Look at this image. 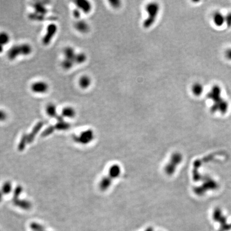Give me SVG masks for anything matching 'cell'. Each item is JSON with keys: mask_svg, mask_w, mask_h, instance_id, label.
<instances>
[{"mask_svg": "<svg viewBox=\"0 0 231 231\" xmlns=\"http://www.w3.org/2000/svg\"><path fill=\"white\" fill-rule=\"evenodd\" d=\"M159 9V5L156 2H152L148 4L146 8L148 13V17L143 23V26L144 28L148 29L153 25L157 18Z\"/></svg>", "mask_w": 231, "mask_h": 231, "instance_id": "7a4b0ae2", "label": "cell"}, {"mask_svg": "<svg viewBox=\"0 0 231 231\" xmlns=\"http://www.w3.org/2000/svg\"><path fill=\"white\" fill-rule=\"evenodd\" d=\"M7 117V115L3 110H0V121H4Z\"/></svg>", "mask_w": 231, "mask_h": 231, "instance_id": "603a6c76", "label": "cell"}, {"mask_svg": "<svg viewBox=\"0 0 231 231\" xmlns=\"http://www.w3.org/2000/svg\"><path fill=\"white\" fill-rule=\"evenodd\" d=\"M74 2L77 8L85 13H89L92 10V5L88 1L77 0Z\"/></svg>", "mask_w": 231, "mask_h": 231, "instance_id": "52a82bcc", "label": "cell"}, {"mask_svg": "<svg viewBox=\"0 0 231 231\" xmlns=\"http://www.w3.org/2000/svg\"><path fill=\"white\" fill-rule=\"evenodd\" d=\"M87 56L83 52H79L78 54H76V56L74 57V63L81 64L85 63L86 61Z\"/></svg>", "mask_w": 231, "mask_h": 231, "instance_id": "e0dca14e", "label": "cell"}, {"mask_svg": "<svg viewBox=\"0 0 231 231\" xmlns=\"http://www.w3.org/2000/svg\"><path fill=\"white\" fill-rule=\"evenodd\" d=\"M29 18L31 20H35V21H42V20L47 19L46 16L42 15V14H38L36 13H31L29 14Z\"/></svg>", "mask_w": 231, "mask_h": 231, "instance_id": "d6986e66", "label": "cell"}, {"mask_svg": "<svg viewBox=\"0 0 231 231\" xmlns=\"http://www.w3.org/2000/svg\"><path fill=\"white\" fill-rule=\"evenodd\" d=\"M10 41V36L6 32H0V43L3 46L7 45Z\"/></svg>", "mask_w": 231, "mask_h": 231, "instance_id": "ac0fdd59", "label": "cell"}, {"mask_svg": "<svg viewBox=\"0 0 231 231\" xmlns=\"http://www.w3.org/2000/svg\"><path fill=\"white\" fill-rule=\"evenodd\" d=\"M74 62L73 61L64 58V60H63V61L62 62L61 65L63 69L66 70H68L72 68L73 66L74 65Z\"/></svg>", "mask_w": 231, "mask_h": 231, "instance_id": "ffe728a7", "label": "cell"}, {"mask_svg": "<svg viewBox=\"0 0 231 231\" xmlns=\"http://www.w3.org/2000/svg\"><path fill=\"white\" fill-rule=\"evenodd\" d=\"M74 27L77 31L81 33H86L89 30V24L84 20H78L74 24Z\"/></svg>", "mask_w": 231, "mask_h": 231, "instance_id": "30bf717a", "label": "cell"}, {"mask_svg": "<svg viewBox=\"0 0 231 231\" xmlns=\"http://www.w3.org/2000/svg\"><path fill=\"white\" fill-rule=\"evenodd\" d=\"M33 7L35 10V13H37L38 14H42L46 16L48 13V9L45 7V6L43 4L41 3L40 2H36L35 3Z\"/></svg>", "mask_w": 231, "mask_h": 231, "instance_id": "4fadbf2b", "label": "cell"}, {"mask_svg": "<svg viewBox=\"0 0 231 231\" xmlns=\"http://www.w3.org/2000/svg\"><path fill=\"white\" fill-rule=\"evenodd\" d=\"M222 90L221 87L219 85H213L207 94V98L208 99L212 101L217 98L222 96Z\"/></svg>", "mask_w": 231, "mask_h": 231, "instance_id": "ba28073f", "label": "cell"}, {"mask_svg": "<svg viewBox=\"0 0 231 231\" xmlns=\"http://www.w3.org/2000/svg\"><path fill=\"white\" fill-rule=\"evenodd\" d=\"M31 89L35 94H45L49 90V85L45 81H36L31 85Z\"/></svg>", "mask_w": 231, "mask_h": 231, "instance_id": "8992f818", "label": "cell"}, {"mask_svg": "<svg viewBox=\"0 0 231 231\" xmlns=\"http://www.w3.org/2000/svg\"><path fill=\"white\" fill-rule=\"evenodd\" d=\"M62 115L65 117L73 118L76 115V111L72 107H66L63 109Z\"/></svg>", "mask_w": 231, "mask_h": 231, "instance_id": "2e32d148", "label": "cell"}, {"mask_svg": "<svg viewBox=\"0 0 231 231\" xmlns=\"http://www.w3.org/2000/svg\"><path fill=\"white\" fill-rule=\"evenodd\" d=\"M204 91L203 86L200 83H195L191 86V92L196 96H200Z\"/></svg>", "mask_w": 231, "mask_h": 231, "instance_id": "5bb4252c", "label": "cell"}, {"mask_svg": "<svg viewBox=\"0 0 231 231\" xmlns=\"http://www.w3.org/2000/svg\"><path fill=\"white\" fill-rule=\"evenodd\" d=\"M46 111L49 116H51V117H56L60 121H62V118L61 116L57 115L56 105L54 104L49 103L46 107Z\"/></svg>", "mask_w": 231, "mask_h": 231, "instance_id": "8fae6325", "label": "cell"}, {"mask_svg": "<svg viewBox=\"0 0 231 231\" xmlns=\"http://www.w3.org/2000/svg\"><path fill=\"white\" fill-rule=\"evenodd\" d=\"M92 83V80L89 76L84 75L81 76L79 80V85L80 88L83 89H88Z\"/></svg>", "mask_w": 231, "mask_h": 231, "instance_id": "7c38bea8", "label": "cell"}, {"mask_svg": "<svg viewBox=\"0 0 231 231\" xmlns=\"http://www.w3.org/2000/svg\"><path fill=\"white\" fill-rule=\"evenodd\" d=\"M57 26L54 23H51L47 27L46 33L42 39L44 46L49 45L57 31Z\"/></svg>", "mask_w": 231, "mask_h": 231, "instance_id": "5b68a950", "label": "cell"}, {"mask_svg": "<svg viewBox=\"0 0 231 231\" xmlns=\"http://www.w3.org/2000/svg\"><path fill=\"white\" fill-rule=\"evenodd\" d=\"M226 57L228 58V60L231 61V48H229L228 50H226L225 53Z\"/></svg>", "mask_w": 231, "mask_h": 231, "instance_id": "cb8c5ba5", "label": "cell"}, {"mask_svg": "<svg viewBox=\"0 0 231 231\" xmlns=\"http://www.w3.org/2000/svg\"><path fill=\"white\" fill-rule=\"evenodd\" d=\"M212 217L213 220L220 224V229L219 231H228L231 229V225L226 223V219L223 215L220 209L217 208L215 210Z\"/></svg>", "mask_w": 231, "mask_h": 231, "instance_id": "277c9868", "label": "cell"}, {"mask_svg": "<svg viewBox=\"0 0 231 231\" xmlns=\"http://www.w3.org/2000/svg\"><path fill=\"white\" fill-rule=\"evenodd\" d=\"M4 51V47L2 45V44L0 43V54H1Z\"/></svg>", "mask_w": 231, "mask_h": 231, "instance_id": "d4e9b609", "label": "cell"}, {"mask_svg": "<svg viewBox=\"0 0 231 231\" xmlns=\"http://www.w3.org/2000/svg\"><path fill=\"white\" fill-rule=\"evenodd\" d=\"M225 24L228 27H231V12L225 16Z\"/></svg>", "mask_w": 231, "mask_h": 231, "instance_id": "44dd1931", "label": "cell"}, {"mask_svg": "<svg viewBox=\"0 0 231 231\" xmlns=\"http://www.w3.org/2000/svg\"><path fill=\"white\" fill-rule=\"evenodd\" d=\"M77 53L75 52L74 48L72 47H67L63 50L64 56L66 59L72 60L74 61V57Z\"/></svg>", "mask_w": 231, "mask_h": 231, "instance_id": "9a60e30c", "label": "cell"}, {"mask_svg": "<svg viewBox=\"0 0 231 231\" xmlns=\"http://www.w3.org/2000/svg\"><path fill=\"white\" fill-rule=\"evenodd\" d=\"M73 15L74 18L76 19H79L81 16V11L77 8L73 11Z\"/></svg>", "mask_w": 231, "mask_h": 231, "instance_id": "7402d4cb", "label": "cell"}, {"mask_svg": "<svg viewBox=\"0 0 231 231\" xmlns=\"http://www.w3.org/2000/svg\"><path fill=\"white\" fill-rule=\"evenodd\" d=\"M212 20L215 25L220 27L225 23V16L219 11H216L212 15Z\"/></svg>", "mask_w": 231, "mask_h": 231, "instance_id": "9c48e42d", "label": "cell"}, {"mask_svg": "<svg viewBox=\"0 0 231 231\" xmlns=\"http://www.w3.org/2000/svg\"><path fill=\"white\" fill-rule=\"evenodd\" d=\"M212 101V105L211 106L210 110L212 112H219L220 114H225L228 112L229 105L228 101L224 99L222 96L217 98Z\"/></svg>", "mask_w": 231, "mask_h": 231, "instance_id": "3957f363", "label": "cell"}, {"mask_svg": "<svg viewBox=\"0 0 231 231\" xmlns=\"http://www.w3.org/2000/svg\"><path fill=\"white\" fill-rule=\"evenodd\" d=\"M32 47L30 44L24 43L13 46L7 52L8 59L13 61L19 56H29L32 52Z\"/></svg>", "mask_w": 231, "mask_h": 231, "instance_id": "6da1fadb", "label": "cell"}]
</instances>
